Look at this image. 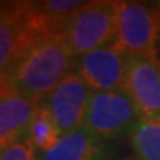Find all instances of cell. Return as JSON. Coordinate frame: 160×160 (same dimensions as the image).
I'll list each match as a JSON object with an SVG mask.
<instances>
[{"label": "cell", "instance_id": "6da1fadb", "mask_svg": "<svg viewBox=\"0 0 160 160\" xmlns=\"http://www.w3.org/2000/svg\"><path fill=\"white\" fill-rule=\"evenodd\" d=\"M74 59L61 36L43 39L19 58L2 88L17 92L39 105L74 71Z\"/></svg>", "mask_w": 160, "mask_h": 160}, {"label": "cell", "instance_id": "7a4b0ae2", "mask_svg": "<svg viewBox=\"0 0 160 160\" xmlns=\"http://www.w3.org/2000/svg\"><path fill=\"white\" fill-rule=\"evenodd\" d=\"M160 6L141 2H116L114 45L126 57L159 61Z\"/></svg>", "mask_w": 160, "mask_h": 160}, {"label": "cell", "instance_id": "3957f363", "mask_svg": "<svg viewBox=\"0 0 160 160\" xmlns=\"http://www.w3.org/2000/svg\"><path fill=\"white\" fill-rule=\"evenodd\" d=\"M116 2H86L65 22L61 39L74 58L114 43Z\"/></svg>", "mask_w": 160, "mask_h": 160}, {"label": "cell", "instance_id": "277c9868", "mask_svg": "<svg viewBox=\"0 0 160 160\" xmlns=\"http://www.w3.org/2000/svg\"><path fill=\"white\" fill-rule=\"evenodd\" d=\"M139 120L137 108L125 89L92 92L83 128L95 138L107 142L131 133Z\"/></svg>", "mask_w": 160, "mask_h": 160}, {"label": "cell", "instance_id": "5b68a950", "mask_svg": "<svg viewBox=\"0 0 160 160\" xmlns=\"http://www.w3.org/2000/svg\"><path fill=\"white\" fill-rule=\"evenodd\" d=\"M40 40L43 39L31 27L24 3L0 6V88L19 58Z\"/></svg>", "mask_w": 160, "mask_h": 160}, {"label": "cell", "instance_id": "8992f818", "mask_svg": "<svg viewBox=\"0 0 160 160\" xmlns=\"http://www.w3.org/2000/svg\"><path fill=\"white\" fill-rule=\"evenodd\" d=\"M128 58L111 43L77 57L74 59V71L85 80L92 92L119 91L125 89Z\"/></svg>", "mask_w": 160, "mask_h": 160}, {"label": "cell", "instance_id": "52a82bcc", "mask_svg": "<svg viewBox=\"0 0 160 160\" xmlns=\"http://www.w3.org/2000/svg\"><path fill=\"white\" fill-rule=\"evenodd\" d=\"M92 89L76 71H71L43 99L62 135L83 128Z\"/></svg>", "mask_w": 160, "mask_h": 160}, {"label": "cell", "instance_id": "ba28073f", "mask_svg": "<svg viewBox=\"0 0 160 160\" xmlns=\"http://www.w3.org/2000/svg\"><path fill=\"white\" fill-rule=\"evenodd\" d=\"M125 91L139 119L160 122V62L129 57Z\"/></svg>", "mask_w": 160, "mask_h": 160}, {"label": "cell", "instance_id": "9c48e42d", "mask_svg": "<svg viewBox=\"0 0 160 160\" xmlns=\"http://www.w3.org/2000/svg\"><path fill=\"white\" fill-rule=\"evenodd\" d=\"M39 105L17 92L0 89V150L27 138L28 128Z\"/></svg>", "mask_w": 160, "mask_h": 160}, {"label": "cell", "instance_id": "30bf717a", "mask_svg": "<svg viewBox=\"0 0 160 160\" xmlns=\"http://www.w3.org/2000/svg\"><path fill=\"white\" fill-rule=\"evenodd\" d=\"M37 156L39 160H107L108 145L80 128L62 135L53 148Z\"/></svg>", "mask_w": 160, "mask_h": 160}, {"label": "cell", "instance_id": "8fae6325", "mask_svg": "<svg viewBox=\"0 0 160 160\" xmlns=\"http://www.w3.org/2000/svg\"><path fill=\"white\" fill-rule=\"evenodd\" d=\"M61 137L62 133L59 131L52 113L48 110L45 104H39V108L31 120L28 133H27V138L33 144L34 150L37 153L49 151L57 145Z\"/></svg>", "mask_w": 160, "mask_h": 160}, {"label": "cell", "instance_id": "7c38bea8", "mask_svg": "<svg viewBox=\"0 0 160 160\" xmlns=\"http://www.w3.org/2000/svg\"><path fill=\"white\" fill-rule=\"evenodd\" d=\"M129 138L138 160H160V122L139 119Z\"/></svg>", "mask_w": 160, "mask_h": 160}, {"label": "cell", "instance_id": "4fadbf2b", "mask_svg": "<svg viewBox=\"0 0 160 160\" xmlns=\"http://www.w3.org/2000/svg\"><path fill=\"white\" fill-rule=\"evenodd\" d=\"M0 160H39V156L28 138H22L0 150Z\"/></svg>", "mask_w": 160, "mask_h": 160}, {"label": "cell", "instance_id": "5bb4252c", "mask_svg": "<svg viewBox=\"0 0 160 160\" xmlns=\"http://www.w3.org/2000/svg\"><path fill=\"white\" fill-rule=\"evenodd\" d=\"M0 6H2V3H0Z\"/></svg>", "mask_w": 160, "mask_h": 160}]
</instances>
